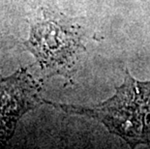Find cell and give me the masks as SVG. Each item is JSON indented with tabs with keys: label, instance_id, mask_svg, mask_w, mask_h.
Wrapping results in <instances>:
<instances>
[{
	"label": "cell",
	"instance_id": "6da1fadb",
	"mask_svg": "<svg viewBox=\"0 0 150 149\" xmlns=\"http://www.w3.org/2000/svg\"><path fill=\"white\" fill-rule=\"evenodd\" d=\"M68 113L85 115L102 122L110 134L124 139L132 148L150 143V81H140L125 72L115 94L92 109L56 105Z\"/></svg>",
	"mask_w": 150,
	"mask_h": 149
},
{
	"label": "cell",
	"instance_id": "7a4b0ae2",
	"mask_svg": "<svg viewBox=\"0 0 150 149\" xmlns=\"http://www.w3.org/2000/svg\"><path fill=\"white\" fill-rule=\"evenodd\" d=\"M69 29L50 20L31 27L30 38L25 46L47 74H65L74 65L81 44L79 37Z\"/></svg>",
	"mask_w": 150,
	"mask_h": 149
},
{
	"label": "cell",
	"instance_id": "3957f363",
	"mask_svg": "<svg viewBox=\"0 0 150 149\" xmlns=\"http://www.w3.org/2000/svg\"><path fill=\"white\" fill-rule=\"evenodd\" d=\"M39 89L26 69L0 78V141L10 138L18 120L41 103Z\"/></svg>",
	"mask_w": 150,
	"mask_h": 149
}]
</instances>
